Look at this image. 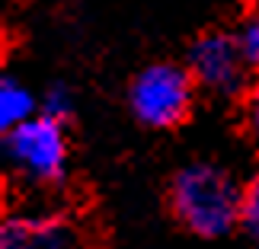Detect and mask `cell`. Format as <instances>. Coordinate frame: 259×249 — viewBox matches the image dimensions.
Here are the masks:
<instances>
[{"label": "cell", "instance_id": "10", "mask_svg": "<svg viewBox=\"0 0 259 249\" xmlns=\"http://www.w3.org/2000/svg\"><path fill=\"white\" fill-rule=\"evenodd\" d=\"M243 125L250 131V137L259 144V77L250 83V89L243 96Z\"/></svg>", "mask_w": 259, "mask_h": 249}, {"label": "cell", "instance_id": "5", "mask_svg": "<svg viewBox=\"0 0 259 249\" xmlns=\"http://www.w3.org/2000/svg\"><path fill=\"white\" fill-rule=\"evenodd\" d=\"M71 236L58 217L16 214L0 227V249H67Z\"/></svg>", "mask_w": 259, "mask_h": 249}, {"label": "cell", "instance_id": "2", "mask_svg": "<svg viewBox=\"0 0 259 249\" xmlns=\"http://www.w3.org/2000/svg\"><path fill=\"white\" fill-rule=\"evenodd\" d=\"M7 157L29 182L55 185L61 182L67 166L64 125L52 115H32L29 122L7 131Z\"/></svg>", "mask_w": 259, "mask_h": 249}, {"label": "cell", "instance_id": "9", "mask_svg": "<svg viewBox=\"0 0 259 249\" xmlns=\"http://www.w3.org/2000/svg\"><path fill=\"white\" fill-rule=\"evenodd\" d=\"M71 109H74V99H71V89L67 86H52L45 93V115L64 122V118L71 115Z\"/></svg>", "mask_w": 259, "mask_h": 249}, {"label": "cell", "instance_id": "7", "mask_svg": "<svg viewBox=\"0 0 259 249\" xmlns=\"http://www.w3.org/2000/svg\"><path fill=\"white\" fill-rule=\"evenodd\" d=\"M240 227L246 236L259 246V169L250 176V182L243 185V205H240Z\"/></svg>", "mask_w": 259, "mask_h": 249}, {"label": "cell", "instance_id": "6", "mask_svg": "<svg viewBox=\"0 0 259 249\" xmlns=\"http://www.w3.org/2000/svg\"><path fill=\"white\" fill-rule=\"evenodd\" d=\"M32 115H35L32 93L13 77H4L0 80V125H4V131H13L16 125L29 122Z\"/></svg>", "mask_w": 259, "mask_h": 249}, {"label": "cell", "instance_id": "3", "mask_svg": "<svg viewBox=\"0 0 259 249\" xmlns=\"http://www.w3.org/2000/svg\"><path fill=\"white\" fill-rule=\"evenodd\" d=\"M192 74L176 64H151L132 83V112L147 128H173L192 106Z\"/></svg>", "mask_w": 259, "mask_h": 249}, {"label": "cell", "instance_id": "8", "mask_svg": "<svg viewBox=\"0 0 259 249\" xmlns=\"http://www.w3.org/2000/svg\"><path fill=\"white\" fill-rule=\"evenodd\" d=\"M237 45H240L246 64L259 71V7L243 16L240 29H237Z\"/></svg>", "mask_w": 259, "mask_h": 249}, {"label": "cell", "instance_id": "4", "mask_svg": "<svg viewBox=\"0 0 259 249\" xmlns=\"http://www.w3.org/2000/svg\"><path fill=\"white\" fill-rule=\"evenodd\" d=\"M246 58L237 45V35L224 32H205L198 35L189 48L186 71L192 74L198 86L211 89V93H234L246 80Z\"/></svg>", "mask_w": 259, "mask_h": 249}, {"label": "cell", "instance_id": "1", "mask_svg": "<svg viewBox=\"0 0 259 249\" xmlns=\"http://www.w3.org/2000/svg\"><path fill=\"white\" fill-rule=\"evenodd\" d=\"M173 214L198 236H221L240 224L243 188L227 169L214 163H192L179 169L170 188Z\"/></svg>", "mask_w": 259, "mask_h": 249}]
</instances>
